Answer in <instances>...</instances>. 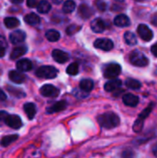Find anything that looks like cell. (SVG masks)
<instances>
[{"label":"cell","mask_w":157,"mask_h":158,"mask_svg":"<svg viewBox=\"0 0 157 158\" xmlns=\"http://www.w3.org/2000/svg\"><path fill=\"white\" fill-rule=\"evenodd\" d=\"M97 120L101 127L105 129H113L119 125V118L118 115L112 112L105 113L97 118Z\"/></svg>","instance_id":"obj_1"},{"label":"cell","mask_w":157,"mask_h":158,"mask_svg":"<svg viewBox=\"0 0 157 158\" xmlns=\"http://www.w3.org/2000/svg\"><path fill=\"white\" fill-rule=\"evenodd\" d=\"M35 74L37 77L42 79H54L57 76L58 71L52 66H43L36 70Z\"/></svg>","instance_id":"obj_2"},{"label":"cell","mask_w":157,"mask_h":158,"mask_svg":"<svg viewBox=\"0 0 157 158\" xmlns=\"http://www.w3.org/2000/svg\"><path fill=\"white\" fill-rule=\"evenodd\" d=\"M130 61L132 65L136 67H145L148 65L149 60L143 52L133 51L130 56Z\"/></svg>","instance_id":"obj_3"},{"label":"cell","mask_w":157,"mask_h":158,"mask_svg":"<svg viewBox=\"0 0 157 158\" xmlns=\"http://www.w3.org/2000/svg\"><path fill=\"white\" fill-rule=\"evenodd\" d=\"M154 106H155V104H154V103H151V104L148 106V107H147L146 109H144V110L141 113V115L139 116V118H137V120L135 121V123H134V125H133V130H134L135 132H139V131H142V129H143V122H144L145 118L149 116V114L151 113V111L153 110Z\"/></svg>","instance_id":"obj_4"},{"label":"cell","mask_w":157,"mask_h":158,"mask_svg":"<svg viewBox=\"0 0 157 158\" xmlns=\"http://www.w3.org/2000/svg\"><path fill=\"white\" fill-rule=\"evenodd\" d=\"M121 72V67L117 63H111L105 67L104 76L107 79H115Z\"/></svg>","instance_id":"obj_5"},{"label":"cell","mask_w":157,"mask_h":158,"mask_svg":"<svg viewBox=\"0 0 157 158\" xmlns=\"http://www.w3.org/2000/svg\"><path fill=\"white\" fill-rule=\"evenodd\" d=\"M40 93L45 97H56L59 94V90L52 84H44L41 87Z\"/></svg>","instance_id":"obj_6"},{"label":"cell","mask_w":157,"mask_h":158,"mask_svg":"<svg viewBox=\"0 0 157 158\" xmlns=\"http://www.w3.org/2000/svg\"><path fill=\"white\" fill-rule=\"evenodd\" d=\"M94 47L104 50V51H110L113 49L114 47V44L110 39L107 38H101V39H97L94 42Z\"/></svg>","instance_id":"obj_7"},{"label":"cell","mask_w":157,"mask_h":158,"mask_svg":"<svg viewBox=\"0 0 157 158\" xmlns=\"http://www.w3.org/2000/svg\"><path fill=\"white\" fill-rule=\"evenodd\" d=\"M137 31H138V34L140 35V37L146 42L151 41L153 36H154L151 29L145 24H140L138 29H137Z\"/></svg>","instance_id":"obj_8"},{"label":"cell","mask_w":157,"mask_h":158,"mask_svg":"<svg viewBox=\"0 0 157 158\" xmlns=\"http://www.w3.org/2000/svg\"><path fill=\"white\" fill-rule=\"evenodd\" d=\"M5 124H6L8 127L12 128V129L19 130L22 126V121H21V119H20V118L19 116H16V115H7V117L6 118Z\"/></svg>","instance_id":"obj_9"},{"label":"cell","mask_w":157,"mask_h":158,"mask_svg":"<svg viewBox=\"0 0 157 158\" xmlns=\"http://www.w3.org/2000/svg\"><path fill=\"white\" fill-rule=\"evenodd\" d=\"M25 39H26V33L21 30L14 31L9 35V40L13 44H20V43L24 42Z\"/></svg>","instance_id":"obj_10"},{"label":"cell","mask_w":157,"mask_h":158,"mask_svg":"<svg viewBox=\"0 0 157 158\" xmlns=\"http://www.w3.org/2000/svg\"><path fill=\"white\" fill-rule=\"evenodd\" d=\"M52 56L55 59V61H56L57 63H61V64L67 62L69 58V56L67 52L59 50V49H55L52 52Z\"/></svg>","instance_id":"obj_11"},{"label":"cell","mask_w":157,"mask_h":158,"mask_svg":"<svg viewBox=\"0 0 157 158\" xmlns=\"http://www.w3.org/2000/svg\"><path fill=\"white\" fill-rule=\"evenodd\" d=\"M91 28L94 32L101 33L105 30V23L102 19H94L91 23Z\"/></svg>","instance_id":"obj_12"},{"label":"cell","mask_w":157,"mask_h":158,"mask_svg":"<svg viewBox=\"0 0 157 158\" xmlns=\"http://www.w3.org/2000/svg\"><path fill=\"white\" fill-rule=\"evenodd\" d=\"M123 103L128 106H131V107H134L136 106L138 104H139V97L132 94H126L123 95Z\"/></svg>","instance_id":"obj_13"},{"label":"cell","mask_w":157,"mask_h":158,"mask_svg":"<svg viewBox=\"0 0 157 158\" xmlns=\"http://www.w3.org/2000/svg\"><path fill=\"white\" fill-rule=\"evenodd\" d=\"M122 85V81L118 79H113L109 81H107L105 84V90L106 92H114V91H117L118 88H120Z\"/></svg>","instance_id":"obj_14"},{"label":"cell","mask_w":157,"mask_h":158,"mask_svg":"<svg viewBox=\"0 0 157 158\" xmlns=\"http://www.w3.org/2000/svg\"><path fill=\"white\" fill-rule=\"evenodd\" d=\"M114 23L116 26L118 27H128L130 26V20L129 19L128 16L124 15V14H120V15H118L115 19H114Z\"/></svg>","instance_id":"obj_15"},{"label":"cell","mask_w":157,"mask_h":158,"mask_svg":"<svg viewBox=\"0 0 157 158\" xmlns=\"http://www.w3.org/2000/svg\"><path fill=\"white\" fill-rule=\"evenodd\" d=\"M31 68H32V63L28 58H23L17 62V69L19 71H22V72L29 71L31 69Z\"/></svg>","instance_id":"obj_16"},{"label":"cell","mask_w":157,"mask_h":158,"mask_svg":"<svg viewBox=\"0 0 157 158\" xmlns=\"http://www.w3.org/2000/svg\"><path fill=\"white\" fill-rule=\"evenodd\" d=\"M8 77L11 81L15 83H22L25 81V76L18 70H11L8 73Z\"/></svg>","instance_id":"obj_17"},{"label":"cell","mask_w":157,"mask_h":158,"mask_svg":"<svg viewBox=\"0 0 157 158\" xmlns=\"http://www.w3.org/2000/svg\"><path fill=\"white\" fill-rule=\"evenodd\" d=\"M93 14V9L86 4H82L79 7V15L83 19H88Z\"/></svg>","instance_id":"obj_18"},{"label":"cell","mask_w":157,"mask_h":158,"mask_svg":"<svg viewBox=\"0 0 157 158\" xmlns=\"http://www.w3.org/2000/svg\"><path fill=\"white\" fill-rule=\"evenodd\" d=\"M26 52H27V47L24 46V45L15 47L13 49V51L11 52V54H10V58L12 60H15V59L20 57L21 56H23L24 54H26Z\"/></svg>","instance_id":"obj_19"},{"label":"cell","mask_w":157,"mask_h":158,"mask_svg":"<svg viewBox=\"0 0 157 158\" xmlns=\"http://www.w3.org/2000/svg\"><path fill=\"white\" fill-rule=\"evenodd\" d=\"M23 108H24V111L28 117L29 119H32L36 114V106L34 104L32 103H26L24 106H23Z\"/></svg>","instance_id":"obj_20"},{"label":"cell","mask_w":157,"mask_h":158,"mask_svg":"<svg viewBox=\"0 0 157 158\" xmlns=\"http://www.w3.org/2000/svg\"><path fill=\"white\" fill-rule=\"evenodd\" d=\"M66 106H67V103L65 101H59V102H56V104H54L49 108H47V112L49 114H52L55 112H59V111L64 110L66 108Z\"/></svg>","instance_id":"obj_21"},{"label":"cell","mask_w":157,"mask_h":158,"mask_svg":"<svg viewBox=\"0 0 157 158\" xmlns=\"http://www.w3.org/2000/svg\"><path fill=\"white\" fill-rule=\"evenodd\" d=\"M24 20L29 25H37L40 23V17L35 13H30L25 16Z\"/></svg>","instance_id":"obj_22"},{"label":"cell","mask_w":157,"mask_h":158,"mask_svg":"<svg viewBox=\"0 0 157 158\" xmlns=\"http://www.w3.org/2000/svg\"><path fill=\"white\" fill-rule=\"evenodd\" d=\"M80 88L83 92L89 93V92H91L93 89V81L92 80H89V79L82 80L81 81V83H80Z\"/></svg>","instance_id":"obj_23"},{"label":"cell","mask_w":157,"mask_h":158,"mask_svg":"<svg viewBox=\"0 0 157 158\" xmlns=\"http://www.w3.org/2000/svg\"><path fill=\"white\" fill-rule=\"evenodd\" d=\"M36 6H37L38 11H39L40 13H42V14L48 13V12L51 10V5H50V3H48V2L45 1V0L40 1Z\"/></svg>","instance_id":"obj_24"},{"label":"cell","mask_w":157,"mask_h":158,"mask_svg":"<svg viewBox=\"0 0 157 158\" xmlns=\"http://www.w3.org/2000/svg\"><path fill=\"white\" fill-rule=\"evenodd\" d=\"M4 23H5L6 28L13 29V28H16L19 25V20L14 17H9V18L7 17L4 19Z\"/></svg>","instance_id":"obj_25"},{"label":"cell","mask_w":157,"mask_h":158,"mask_svg":"<svg viewBox=\"0 0 157 158\" xmlns=\"http://www.w3.org/2000/svg\"><path fill=\"white\" fill-rule=\"evenodd\" d=\"M45 38L50 42H56L60 38V33L56 30H48L45 32Z\"/></svg>","instance_id":"obj_26"},{"label":"cell","mask_w":157,"mask_h":158,"mask_svg":"<svg viewBox=\"0 0 157 158\" xmlns=\"http://www.w3.org/2000/svg\"><path fill=\"white\" fill-rule=\"evenodd\" d=\"M124 39L126 44H128L129 45H134L137 44V37L131 31H126L124 34Z\"/></svg>","instance_id":"obj_27"},{"label":"cell","mask_w":157,"mask_h":158,"mask_svg":"<svg viewBox=\"0 0 157 158\" xmlns=\"http://www.w3.org/2000/svg\"><path fill=\"white\" fill-rule=\"evenodd\" d=\"M76 8V3L73 0H67L63 4V11L64 13H72Z\"/></svg>","instance_id":"obj_28"},{"label":"cell","mask_w":157,"mask_h":158,"mask_svg":"<svg viewBox=\"0 0 157 158\" xmlns=\"http://www.w3.org/2000/svg\"><path fill=\"white\" fill-rule=\"evenodd\" d=\"M17 139H18V135H16V134L8 135V136H5V137H3V138H2V140H1V142H0V143H1V145H2V146L6 147V146H8L9 144H11L13 142H15Z\"/></svg>","instance_id":"obj_29"},{"label":"cell","mask_w":157,"mask_h":158,"mask_svg":"<svg viewBox=\"0 0 157 158\" xmlns=\"http://www.w3.org/2000/svg\"><path fill=\"white\" fill-rule=\"evenodd\" d=\"M126 86L130 89H132V90H138L141 88L142 84L139 81L137 80H134V79H128L126 81Z\"/></svg>","instance_id":"obj_30"},{"label":"cell","mask_w":157,"mask_h":158,"mask_svg":"<svg viewBox=\"0 0 157 158\" xmlns=\"http://www.w3.org/2000/svg\"><path fill=\"white\" fill-rule=\"evenodd\" d=\"M67 73L69 75H77L79 73V64L74 62L71 63L68 68H67Z\"/></svg>","instance_id":"obj_31"},{"label":"cell","mask_w":157,"mask_h":158,"mask_svg":"<svg viewBox=\"0 0 157 158\" xmlns=\"http://www.w3.org/2000/svg\"><path fill=\"white\" fill-rule=\"evenodd\" d=\"M80 30H81V27H80V26H78V25H70V26H68V27L67 28L66 31H67V34H68V35H73V34H75L78 31H80Z\"/></svg>","instance_id":"obj_32"},{"label":"cell","mask_w":157,"mask_h":158,"mask_svg":"<svg viewBox=\"0 0 157 158\" xmlns=\"http://www.w3.org/2000/svg\"><path fill=\"white\" fill-rule=\"evenodd\" d=\"M7 113L5 112V111H0V126L4 125L5 122H6V118L7 117Z\"/></svg>","instance_id":"obj_33"},{"label":"cell","mask_w":157,"mask_h":158,"mask_svg":"<svg viewBox=\"0 0 157 158\" xmlns=\"http://www.w3.org/2000/svg\"><path fill=\"white\" fill-rule=\"evenodd\" d=\"M38 5V0H27V6L29 7H35Z\"/></svg>","instance_id":"obj_34"},{"label":"cell","mask_w":157,"mask_h":158,"mask_svg":"<svg viewBox=\"0 0 157 158\" xmlns=\"http://www.w3.org/2000/svg\"><path fill=\"white\" fill-rule=\"evenodd\" d=\"M96 6H97V7H98L101 11H105V10L106 9V4H105V2H98V3L96 4Z\"/></svg>","instance_id":"obj_35"},{"label":"cell","mask_w":157,"mask_h":158,"mask_svg":"<svg viewBox=\"0 0 157 158\" xmlns=\"http://www.w3.org/2000/svg\"><path fill=\"white\" fill-rule=\"evenodd\" d=\"M6 45H7V44H6V39H5V37H3V36L0 35V46L6 48Z\"/></svg>","instance_id":"obj_36"},{"label":"cell","mask_w":157,"mask_h":158,"mask_svg":"<svg viewBox=\"0 0 157 158\" xmlns=\"http://www.w3.org/2000/svg\"><path fill=\"white\" fill-rule=\"evenodd\" d=\"M151 51H152V53H153L155 56H157V43H155V44L152 46Z\"/></svg>","instance_id":"obj_37"},{"label":"cell","mask_w":157,"mask_h":158,"mask_svg":"<svg viewBox=\"0 0 157 158\" xmlns=\"http://www.w3.org/2000/svg\"><path fill=\"white\" fill-rule=\"evenodd\" d=\"M6 99V94L0 89V101H5Z\"/></svg>","instance_id":"obj_38"},{"label":"cell","mask_w":157,"mask_h":158,"mask_svg":"<svg viewBox=\"0 0 157 158\" xmlns=\"http://www.w3.org/2000/svg\"><path fill=\"white\" fill-rule=\"evenodd\" d=\"M5 52H6V50H5V47H2V46H0V57H3V56H4V55H5Z\"/></svg>","instance_id":"obj_39"},{"label":"cell","mask_w":157,"mask_h":158,"mask_svg":"<svg viewBox=\"0 0 157 158\" xmlns=\"http://www.w3.org/2000/svg\"><path fill=\"white\" fill-rule=\"evenodd\" d=\"M52 2H53L54 4H56V5H59L60 3L63 2V0H52Z\"/></svg>","instance_id":"obj_40"},{"label":"cell","mask_w":157,"mask_h":158,"mask_svg":"<svg viewBox=\"0 0 157 158\" xmlns=\"http://www.w3.org/2000/svg\"><path fill=\"white\" fill-rule=\"evenodd\" d=\"M10 1L14 4H20L21 2H23V0H10Z\"/></svg>","instance_id":"obj_41"},{"label":"cell","mask_w":157,"mask_h":158,"mask_svg":"<svg viewBox=\"0 0 157 158\" xmlns=\"http://www.w3.org/2000/svg\"><path fill=\"white\" fill-rule=\"evenodd\" d=\"M116 1H118V2H123L124 0H116Z\"/></svg>","instance_id":"obj_42"},{"label":"cell","mask_w":157,"mask_h":158,"mask_svg":"<svg viewBox=\"0 0 157 158\" xmlns=\"http://www.w3.org/2000/svg\"><path fill=\"white\" fill-rule=\"evenodd\" d=\"M136 1H143V0H136Z\"/></svg>","instance_id":"obj_43"}]
</instances>
